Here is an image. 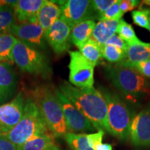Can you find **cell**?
Returning a JSON list of instances; mask_svg holds the SVG:
<instances>
[{
	"mask_svg": "<svg viewBox=\"0 0 150 150\" xmlns=\"http://www.w3.org/2000/svg\"><path fill=\"white\" fill-rule=\"evenodd\" d=\"M117 0H93L91 1L93 9L96 15V18L99 20L103 14L115 4Z\"/></svg>",
	"mask_w": 150,
	"mask_h": 150,
	"instance_id": "obj_28",
	"label": "cell"
},
{
	"mask_svg": "<svg viewBox=\"0 0 150 150\" xmlns=\"http://www.w3.org/2000/svg\"><path fill=\"white\" fill-rule=\"evenodd\" d=\"M129 139L136 147L150 146V108H145L134 116Z\"/></svg>",
	"mask_w": 150,
	"mask_h": 150,
	"instance_id": "obj_12",
	"label": "cell"
},
{
	"mask_svg": "<svg viewBox=\"0 0 150 150\" xmlns=\"http://www.w3.org/2000/svg\"><path fill=\"white\" fill-rule=\"evenodd\" d=\"M51 134L36 104L33 99L25 101L24 114L21 120L12 130L3 134L6 139L17 147L42 135Z\"/></svg>",
	"mask_w": 150,
	"mask_h": 150,
	"instance_id": "obj_4",
	"label": "cell"
},
{
	"mask_svg": "<svg viewBox=\"0 0 150 150\" xmlns=\"http://www.w3.org/2000/svg\"><path fill=\"white\" fill-rule=\"evenodd\" d=\"M3 134H2V132H1V129H0V136H1V135H2Z\"/></svg>",
	"mask_w": 150,
	"mask_h": 150,
	"instance_id": "obj_40",
	"label": "cell"
},
{
	"mask_svg": "<svg viewBox=\"0 0 150 150\" xmlns=\"http://www.w3.org/2000/svg\"><path fill=\"white\" fill-rule=\"evenodd\" d=\"M142 2H143L146 5H149L150 6V0H148V1H142Z\"/></svg>",
	"mask_w": 150,
	"mask_h": 150,
	"instance_id": "obj_37",
	"label": "cell"
},
{
	"mask_svg": "<svg viewBox=\"0 0 150 150\" xmlns=\"http://www.w3.org/2000/svg\"><path fill=\"white\" fill-rule=\"evenodd\" d=\"M63 138L71 150H93L88 145L85 134L67 133Z\"/></svg>",
	"mask_w": 150,
	"mask_h": 150,
	"instance_id": "obj_24",
	"label": "cell"
},
{
	"mask_svg": "<svg viewBox=\"0 0 150 150\" xmlns=\"http://www.w3.org/2000/svg\"><path fill=\"white\" fill-rule=\"evenodd\" d=\"M104 45H112L116 47L121 49V50H124L126 52L127 48H128V44L117 34L112 35L109 40L106 42Z\"/></svg>",
	"mask_w": 150,
	"mask_h": 150,
	"instance_id": "obj_32",
	"label": "cell"
},
{
	"mask_svg": "<svg viewBox=\"0 0 150 150\" xmlns=\"http://www.w3.org/2000/svg\"><path fill=\"white\" fill-rule=\"evenodd\" d=\"M121 0H117V1L112 5L104 14L102 15L100 20H120L122 17L124 16V13L122 12L120 4Z\"/></svg>",
	"mask_w": 150,
	"mask_h": 150,
	"instance_id": "obj_29",
	"label": "cell"
},
{
	"mask_svg": "<svg viewBox=\"0 0 150 150\" xmlns=\"http://www.w3.org/2000/svg\"><path fill=\"white\" fill-rule=\"evenodd\" d=\"M61 6H58L54 1L45 0L37 16L38 22L44 30L45 33L47 32L58 19L61 18Z\"/></svg>",
	"mask_w": 150,
	"mask_h": 150,
	"instance_id": "obj_16",
	"label": "cell"
},
{
	"mask_svg": "<svg viewBox=\"0 0 150 150\" xmlns=\"http://www.w3.org/2000/svg\"><path fill=\"white\" fill-rule=\"evenodd\" d=\"M131 17L136 25L144 29H149L150 9L140 7L139 10L132 11Z\"/></svg>",
	"mask_w": 150,
	"mask_h": 150,
	"instance_id": "obj_27",
	"label": "cell"
},
{
	"mask_svg": "<svg viewBox=\"0 0 150 150\" xmlns=\"http://www.w3.org/2000/svg\"><path fill=\"white\" fill-rule=\"evenodd\" d=\"M55 91L63 110L69 133L86 134L95 131V129L93 125L70 102V99L61 93L59 89H55Z\"/></svg>",
	"mask_w": 150,
	"mask_h": 150,
	"instance_id": "obj_8",
	"label": "cell"
},
{
	"mask_svg": "<svg viewBox=\"0 0 150 150\" xmlns=\"http://www.w3.org/2000/svg\"><path fill=\"white\" fill-rule=\"evenodd\" d=\"M17 38L9 33H0V63H14L13 58V49Z\"/></svg>",
	"mask_w": 150,
	"mask_h": 150,
	"instance_id": "obj_20",
	"label": "cell"
},
{
	"mask_svg": "<svg viewBox=\"0 0 150 150\" xmlns=\"http://www.w3.org/2000/svg\"><path fill=\"white\" fill-rule=\"evenodd\" d=\"M104 135V131H99L98 132L94 133V134H86L88 145L93 150H96L99 145H102Z\"/></svg>",
	"mask_w": 150,
	"mask_h": 150,
	"instance_id": "obj_31",
	"label": "cell"
},
{
	"mask_svg": "<svg viewBox=\"0 0 150 150\" xmlns=\"http://www.w3.org/2000/svg\"><path fill=\"white\" fill-rule=\"evenodd\" d=\"M0 150H17V146L1 135L0 136Z\"/></svg>",
	"mask_w": 150,
	"mask_h": 150,
	"instance_id": "obj_34",
	"label": "cell"
},
{
	"mask_svg": "<svg viewBox=\"0 0 150 150\" xmlns=\"http://www.w3.org/2000/svg\"><path fill=\"white\" fill-rule=\"evenodd\" d=\"M8 33L30 47L40 51L46 49L45 33L38 22L16 23Z\"/></svg>",
	"mask_w": 150,
	"mask_h": 150,
	"instance_id": "obj_10",
	"label": "cell"
},
{
	"mask_svg": "<svg viewBox=\"0 0 150 150\" xmlns=\"http://www.w3.org/2000/svg\"><path fill=\"white\" fill-rule=\"evenodd\" d=\"M106 74L112 85L129 99L138 98L148 92L146 78L134 69L117 63L108 65Z\"/></svg>",
	"mask_w": 150,
	"mask_h": 150,
	"instance_id": "obj_5",
	"label": "cell"
},
{
	"mask_svg": "<svg viewBox=\"0 0 150 150\" xmlns=\"http://www.w3.org/2000/svg\"><path fill=\"white\" fill-rule=\"evenodd\" d=\"M120 20H100L95 24L91 39L101 47L106 44L112 35L117 33Z\"/></svg>",
	"mask_w": 150,
	"mask_h": 150,
	"instance_id": "obj_17",
	"label": "cell"
},
{
	"mask_svg": "<svg viewBox=\"0 0 150 150\" xmlns=\"http://www.w3.org/2000/svg\"><path fill=\"white\" fill-rule=\"evenodd\" d=\"M61 150H71V149H70V148L69 147V148H66V149H61Z\"/></svg>",
	"mask_w": 150,
	"mask_h": 150,
	"instance_id": "obj_38",
	"label": "cell"
},
{
	"mask_svg": "<svg viewBox=\"0 0 150 150\" xmlns=\"http://www.w3.org/2000/svg\"><path fill=\"white\" fill-rule=\"evenodd\" d=\"M107 104L106 131L118 139L127 140L134 115L127 103L117 94L106 88H100Z\"/></svg>",
	"mask_w": 150,
	"mask_h": 150,
	"instance_id": "obj_3",
	"label": "cell"
},
{
	"mask_svg": "<svg viewBox=\"0 0 150 150\" xmlns=\"http://www.w3.org/2000/svg\"><path fill=\"white\" fill-rule=\"evenodd\" d=\"M95 20H89L81 22L72 28L70 42L79 49L91 38L95 27Z\"/></svg>",
	"mask_w": 150,
	"mask_h": 150,
	"instance_id": "obj_18",
	"label": "cell"
},
{
	"mask_svg": "<svg viewBox=\"0 0 150 150\" xmlns=\"http://www.w3.org/2000/svg\"><path fill=\"white\" fill-rule=\"evenodd\" d=\"M71 28L60 18L45 33V40L56 54H61L69 50Z\"/></svg>",
	"mask_w": 150,
	"mask_h": 150,
	"instance_id": "obj_13",
	"label": "cell"
},
{
	"mask_svg": "<svg viewBox=\"0 0 150 150\" xmlns=\"http://www.w3.org/2000/svg\"><path fill=\"white\" fill-rule=\"evenodd\" d=\"M70 83L78 88H92L94 85V67L79 52L70 51Z\"/></svg>",
	"mask_w": 150,
	"mask_h": 150,
	"instance_id": "obj_7",
	"label": "cell"
},
{
	"mask_svg": "<svg viewBox=\"0 0 150 150\" xmlns=\"http://www.w3.org/2000/svg\"><path fill=\"white\" fill-rule=\"evenodd\" d=\"M119 65L123 67H129V68L134 69L140 74L145 77L150 78V59L147 61H141L139 63H134V64H129V63H125L124 62H120L118 63Z\"/></svg>",
	"mask_w": 150,
	"mask_h": 150,
	"instance_id": "obj_30",
	"label": "cell"
},
{
	"mask_svg": "<svg viewBox=\"0 0 150 150\" xmlns=\"http://www.w3.org/2000/svg\"><path fill=\"white\" fill-rule=\"evenodd\" d=\"M61 18L71 28L80 22L97 18L88 0H68L63 1L61 6Z\"/></svg>",
	"mask_w": 150,
	"mask_h": 150,
	"instance_id": "obj_9",
	"label": "cell"
},
{
	"mask_svg": "<svg viewBox=\"0 0 150 150\" xmlns=\"http://www.w3.org/2000/svg\"><path fill=\"white\" fill-rule=\"evenodd\" d=\"M47 150H61V149L59 147V145H56V142H54V143L50 145V147L48 148Z\"/></svg>",
	"mask_w": 150,
	"mask_h": 150,
	"instance_id": "obj_36",
	"label": "cell"
},
{
	"mask_svg": "<svg viewBox=\"0 0 150 150\" xmlns=\"http://www.w3.org/2000/svg\"><path fill=\"white\" fill-rule=\"evenodd\" d=\"M117 33H118L117 35L128 44V45L141 41L137 37L132 26L130 24L127 23L123 19H121L120 21L119 26L117 29Z\"/></svg>",
	"mask_w": 150,
	"mask_h": 150,
	"instance_id": "obj_25",
	"label": "cell"
},
{
	"mask_svg": "<svg viewBox=\"0 0 150 150\" xmlns=\"http://www.w3.org/2000/svg\"><path fill=\"white\" fill-rule=\"evenodd\" d=\"M59 91L70 99L95 129L106 131L107 104L100 91L94 88H78L66 81L59 86Z\"/></svg>",
	"mask_w": 150,
	"mask_h": 150,
	"instance_id": "obj_1",
	"label": "cell"
},
{
	"mask_svg": "<svg viewBox=\"0 0 150 150\" xmlns=\"http://www.w3.org/2000/svg\"><path fill=\"white\" fill-rule=\"evenodd\" d=\"M79 52L94 67L98 64L99 61L102 58V47L91 38L79 48Z\"/></svg>",
	"mask_w": 150,
	"mask_h": 150,
	"instance_id": "obj_22",
	"label": "cell"
},
{
	"mask_svg": "<svg viewBox=\"0 0 150 150\" xmlns=\"http://www.w3.org/2000/svg\"><path fill=\"white\" fill-rule=\"evenodd\" d=\"M17 84V76L11 64L0 63V104L7 102L13 96Z\"/></svg>",
	"mask_w": 150,
	"mask_h": 150,
	"instance_id": "obj_14",
	"label": "cell"
},
{
	"mask_svg": "<svg viewBox=\"0 0 150 150\" xmlns=\"http://www.w3.org/2000/svg\"><path fill=\"white\" fill-rule=\"evenodd\" d=\"M32 96L49 131L54 138L63 137L69 133L55 90L53 91L47 86H39L32 92Z\"/></svg>",
	"mask_w": 150,
	"mask_h": 150,
	"instance_id": "obj_2",
	"label": "cell"
},
{
	"mask_svg": "<svg viewBox=\"0 0 150 150\" xmlns=\"http://www.w3.org/2000/svg\"><path fill=\"white\" fill-rule=\"evenodd\" d=\"M45 0H19L15 7L16 21L19 23L38 22L37 16Z\"/></svg>",
	"mask_w": 150,
	"mask_h": 150,
	"instance_id": "obj_15",
	"label": "cell"
},
{
	"mask_svg": "<svg viewBox=\"0 0 150 150\" xmlns=\"http://www.w3.org/2000/svg\"><path fill=\"white\" fill-rule=\"evenodd\" d=\"M127 59L122 62L134 64L150 59V43L139 42L129 45L127 50Z\"/></svg>",
	"mask_w": 150,
	"mask_h": 150,
	"instance_id": "obj_19",
	"label": "cell"
},
{
	"mask_svg": "<svg viewBox=\"0 0 150 150\" xmlns=\"http://www.w3.org/2000/svg\"><path fill=\"white\" fill-rule=\"evenodd\" d=\"M24 104L23 95L20 93L11 102L0 106V129L3 134L12 130L21 120Z\"/></svg>",
	"mask_w": 150,
	"mask_h": 150,
	"instance_id": "obj_11",
	"label": "cell"
},
{
	"mask_svg": "<svg viewBox=\"0 0 150 150\" xmlns=\"http://www.w3.org/2000/svg\"><path fill=\"white\" fill-rule=\"evenodd\" d=\"M140 4L139 1L136 0H121L120 8L124 14L128 11H132Z\"/></svg>",
	"mask_w": 150,
	"mask_h": 150,
	"instance_id": "obj_33",
	"label": "cell"
},
{
	"mask_svg": "<svg viewBox=\"0 0 150 150\" xmlns=\"http://www.w3.org/2000/svg\"><path fill=\"white\" fill-rule=\"evenodd\" d=\"M54 137L52 134L38 136L29 140L23 145L17 147V150H47L54 143Z\"/></svg>",
	"mask_w": 150,
	"mask_h": 150,
	"instance_id": "obj_21",
	"label": "cell"
},
{
	"mask_svg": "<svg viewBox=\"0 0 150 150\" xmlns=\"http://www.w3.org/2000/svg\"><path fill=\"white\" fill-rule=\"evenodd\" d=\"M16 22L14 7L0 6V33L9 32Z\"/></svg>",
	"mask_w": 150,
	"mask_h": 150,
	"instance_id": "obj_23",
	"label": "cell"
},
{
	"mask_svg": "<svg viewBox=\"0 0 150 150\" xmlns=\"http://www.w3.org/2000/svg\"><path fill=\"white\" fill-rule=\"evenodd\" d=\"M102 58L112 63H119L127 59L126 52L112 45H104L102 47Z\"/></svg>",
	"mask_w": 150,
	"mask_h": 150,
	"instance_id": "obj_26",
	"label": "cell"
},
{
	"mask_svg": "<svg viewBox=\"0 0 150 150\" xmlns=\"http://www.w3.org/2000/svg\"><path fill=\"white\" fill-rule=\"evenodd\" d=\"M149 30L150 31V17H149Z\"/></svg>",
	"mask_w": 150,
	"mask_h": 150,
	"instance_id": "obj_39",
	"label": "cell"
},
{
	"mask_svg": "<svg viewBox=\"0 0 150 150\" xmlns=\"http://www.w3.org/2000/svg\"><path fill=\"white\" fill-rule=\"evenodd\" d=\"M112 145L108 143L102 144V145H99L96 149V150H112Z\"/></svg>",
	"mask_w": 150,
	"mask_h": 150,
	"instance_id": "obj_35",
	"label": "cell"
},
{
	"mask_svg": "<svg viewBox=\"0 0 150 150\" xmlns=\"http://www.w3.org/2000/svg\"><path fill=\"white\" fill-rule=\"evenodd\" d=\"M13 61L23 72L47 77L51 73L50 61L42 51L17 39L13 49Z\"/></svg>",
	"mask_w": 150,
	"mask_h": 150,
	"instance_id": "obj_6",
	"label": "cell"
}]
</instances>
